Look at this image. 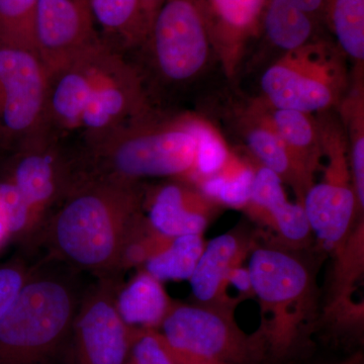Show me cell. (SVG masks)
I'll return each mask as SVG.
<instances>
[{
	"instance_id": "cell-36",
	"label": "cell",
	"mask_w": 364,
	"mask_h": 364,
	"mask_svg": "<svg viewBox=\"0 0 364 364\" xmlns=\"http://www.w3.org/2000/svg\"><path fill=\"white\" fill-rule=\"evenodd\" d=\"M363 354L361 353H355L351 356V358L345 359V360L341 361V363L336 364H363Z\"/></svg>"
},
{
	"instance_id": "cell-6",
	"label": "cell",
	"mask_w": 364,
	"mask_h": 364,
	"mask_svg": "<svg viewBox=\"0 0 364 364\" xmlns=\"http://www.w3.org/2000/svg\"><path fill=\"white\" fill-rule=\"evenodd\" d=\"M233 312L230 306L174 303L158 331L176 364L262 363V334L244 332Z\"/></svg>"
},
{
	"instance_id": "cell-4",
	"label": "cell",
	"mask_w": 364,
	"mask_h": 364,
	"mask_svg": "<svg viewBox=\"0 0 364 364\" xmlns=\"http://www.w3.org/2000/svg\"><path fill=\"white\" fill-rule=\"evenodd\" d=\"M80 301L66 275L33 268L0 320V364H44L71 335Z\"/></svg>"
},
{
	"instance_id": "cell-30",
	"label": "cell",
	"mask_w": 364,
	"mask_h": 364,
	"mask_svg": "<svg viewBox=\"0 0 364 364\" xmlns=\"http://www.w3.org/2000/svg\"><path fill=\"white\" fill-rule=\"evenodd\" d=\"M37 6L38 0H0V40L33 49Z\"/></svg>"
},
{
	"instance_id": "cell-21",
	"label": "cell",
	"mask_w": 364,
	"mask_h": 364,
	"mask_svg": "<svg viewBox=\"0 0 364 364\" xmlns=\"http://www.w3.org/2000/svg\"><path fill=\"white\" fill-rule=\"evenodd\" d=\"M102 41L119 52L142 48L148 37L142 0H90Z\"/></svg>"
},
{
	"instance_id": "cell-9",
	"label": "cell",
	"mask_w": 364,
	"mask_h": 364,
	"mask_svg": "<svg viewBox=\"0 0 364 364\" xmlns=\"http://www.w3.org/2000/svg\"><path fill=\"white\" fill-rule=\"evenodd\" d=\"M48 85L35 50L0 40V142L18 146L47 131Z\"/></svg>"
},
{
	"instance_id": "cell-3",
	"label": "cell",
	"mask_w": 364,
	"mask_h": 364,
	"mask_svg": "<svg viewBox=\"0 0 364 364\" xmlns=\"http://www.w3.org/2000/svg\"><path fill=\"white\" fill-rule=\"evenodd\" d=\"M196 143L186 117L152 114L87 145V176L139 182L171 177L188 182L195 167Z\"/></svg>"
},
{
	"instance_id": "cell-25",
	"label": "cell",
	"mask_w": 364,
	"mask_h": 364,
	"mask_svg": "<svg viewBox=\"0 0 364 364\" xmlns=\"http://www.w3.org/2000/svg\"><path fill=\"white\" fill-rule=\"evenodd\" d=\"M254 176L255 167L233 154L221 171L195 186L215 205L244 210L250 200Z\"/></svg>"
},
{
	"instance_id": "cell-35",
	"label": "cell",
	"mask_w": 364,
	"mask_h": 364,
	"mask_svg": "<svg viewBox=\"0 0 364 364\" xmlns=\"http://www.w3.org/2000/svg\"><path fill=\"white\" fill-rule=\"evenodd\" d=\"M164 1L165 0H142L143 14L148 28V35H149L153 20Z\"/></svg>"
},
{
	"instance_id": "cell-29",
	"label": "cell",
	"mask_w": 364,
	"mask_h": 364,
	"mask_svg": "<svg viewBox=\"0 0 364 364\" xmlns=\"http://www.w3.org/2000/svg\"><path fill=\"white\" fill-rule=\"evenodd\" d=\"M0 222L9 239L30 242L39 238L41 228L30 205L9 179L0 181Z\"/></svg>"
},
{
	"instance_id": "cell-18",
	"label": "cell",
	"mask_w": 364,
	"mask_h": 364,
	"mask_svg": "<svg viewBox=\"0 0 364 364\" xmlns=\"http://www.w3.org/2000/svg\"><path fill=\"white\" fill-rule=\"evenodd\" d=\"M236 112L237 127L251 154L260 165L277 173L284 184H289L296 193L298 203H303L306 191L315 182L301 168L273 128L267 104L262 100H254Z\"/></svg>"
},
{
	"instance_id": "cell-27",
	"label": "cell",
	"mask_w": 364,
	"mask_h": 364,
	"mask_svg": "<svg viewBox=\"0 0 364 364\" xmlns=\"http://www.w3.org/2000/svg\"><path fill=\"white\" fill-rule=\"evenodd\" d=\"M203 235H183L168 244L144 264L143 269L163 280L189 279L205 248Z\"/></svg>"
},
{
	"instance_id": "cell-14",
	"label": "cell",
	"mask_w": 364,
	"mask_h": 364,
	"mask_svg": "<svg viewBox=\"0 0 364 364\" xmlns=\"http://www.w3.org/2000/svg\"><path fill=\"white\" fill-rule=\"evenodd\" d=\"M102 40L90 0H38L33 49L48 73Z\"/></svg>"
},
{
	"instance_id": "cell-33",
	"label": "cell",
	"mask_w": 364,
	"mask_h": 364,
	"mask_svg": "<svg viewBox=\"0 0 364 364\" xmlns=\"http://www.w3.org/2000/svg\"><path fill=\"white\" fill-rule=\"evenodd\" d=\"M230 287H234L241 296H253L252 284L248 267L237 265L227 275V291Z\"/></svg>"
},
{
	"instance_id": "cell-26",
	"label": "cell",
	"mask_w": 364,
	"mask_h": 364,
	"mask_svg": "<svg viewBox=\"0 0 364 364\" xmlns=\"http://www.w3.org/2000/svg\"><path fill=\"white\" fill-rule=\"evenodd\" d=\"M326 28L354 64L364 62V0H324Z\"/></svg>"
},
{
	"instance_id": "cell-31",
	"label": "cell",
	"mask_w": 364,
	"mask_h": 364,
	"mask_svg": "<svg viewBox=\"0 0 364 364\" xmlns=\"http://www.w3.org/2000/svg\"><path fill=\"white\" fill-rule=\"evenodd\" d=\"M124 364H176L158 330L136 328Z\"/></svg>"
},
{
	"instance_id": "cell-23",
	"label": "cell",
	"mask_w": 364,
	"mask_h": 364,
	"mask_svg": "<svg viewBox=\"0 0 364 364\" xmlns=\"http://www.w3.org/2000/svg\"><path fill=\"white\" fill-rule=\"evenodd\" d=\"M322 23L284 0H267L261 33L275 47L287 52L321 38Z\"/></svg>"
},
{
	"instance_id": "cell-11",
	"label": "cell",
	"mask_w": 364,
	"mask_h": 364,
	"mask_svg": "<svg viewBox=\"0 0 364 364\" xmlns=\"http://www.w3.org/2000/svg\"><path fill=\"white\" fill-rule=\"evenodd\" d=\"M57 140L45 131L18 145L6 178L30 205L41 232L78 176L77 167L64 156Z\"/></svg>"
},
{
	"instance_id": "cell-15",
	"label": "cell",
	"mask_w": 364,
	"mask_h": 364,
	"mask_svg": "<svg viewBox=\"0 0 364 364\" xmlns=\"http://www.w3.org/2000/svg\"><path fill=\"white\" fill-rule=\"evenodd\" d=\"M215 57L230 80L240 71L249 46L261 32L267 0H203Z\"/></svg>"
},
{
	"instance_id": "cell-24",
	"label": "cell",
	"mask_w": 364,
	"mask_h": 364,
	"mask_svg": "<svg viewBox=\"0 0 364 364\" xmlns=\"http://www.w3.org/2000/svg\"><path fill=\"white\" fill-rule=\"evenodd\" d=\"M354 83L351 90L339 105L341 122L343 124L347 145H348L349 165L352 182L359 208H364V95L363 67L355 66Z\"/></svg>"
},
{
	"instance_id": "cell-8",
	"label": "cell",
	"mask_w": 364,
	"mask_h": 364,
	"mask_svg": "<svg viewBox=\"0 0 364 364\" xmlns=\"http://www.w3.org/2000/svg\"><path fill=\"white\" fill-rule=\"evenodd\" d=\"M142 48L164 82L182 85L207 69L214 47L203 0H165Z\"/></svg>"
},
{
	"instance_id": "cell-16",
	"label": "cell",
	"mask_w": 364,
	"mask_h": 364,
	"mask_svg": "<svg viewBox=\"0 0 364 364\" xmlns=\"http://www.w3.org/2000/svg\"><path fill=\"white\" fill-rule=\"evenodd\" d=\"M246 213L255 221L270 228L287 247L301 250L309 245L312 230L305 208L287 200L284 182L272 170L258 165Z\"/></svg>"
},
{
	"instance_id": "cell-37",
	"label": "cell",
	"mask_w": 364,
	"mask_h": 364,
	"mask_svg": "<svg viewBox=\"0 0 364 364\" xmlns=\"http://www.w3.org/2000/svg\"><path fill=\"white\" fill-rule=\"evenodd\" d=\"M9 238V235H7L6 229H4V225L0 222V247H1L2 244L4 243Z\"/></svg>"
},
{
	"instance_id": "cell-19",
	"label": "cell",
	"mask_w": 364,
	"mask_h": 364,
	"mask_svg": "<svg viewBox=\"0 0 364 364\" xmlns=\"http://www.w3.org/2000/svg\"><path fill=\"white\" fill-rule=\"evenodd\" d=\"M248 239L229 232L205 243L198 264L189 277L191 291L198 304L233 308L236 301L227 294V275L243 263L250 250Z\"/></svg>"
},
{
	"instance_id": "cell-10",
	"label": "cell",
	"mask_w": 364,
	"mask_h": 364,
	"mask_svg": "<svg viewBox=\"0 0 364 364\" xmlns=\"http://www.w3.org/2000/svg\"><path fill=\"white\" fill-rule=\"evenodd\" d=\"M117 277H102L79 301L71 334L76 364H124L136 328L117 309Z\"/></svg>"
},
{
	"instance_id": "cell-22",
	"label": "cell",
	"mask_w": 364,
	"mask_h": 364,
	"mask_svg": "<svg viewBox=\"0 0 364 364\" xmlns=\"http://www.w3.org/2000/svg\"><path fill=\"white\" fill-rule=\"evenodd\" d=\"M267 109L273 128L301 168L314 181L323 159L317 117L294 109H274L268 105Z\"/></svg>"
},
{
	"instance_id": "cell-17",
	"label": "cell",
	"mask_w": 364,
	"mask_h": 364,
	"mask_svg": "<svg viewBox=\"0 0 364 364\" xmlns=\"http://www.w3.org/2000/svg\"><path fill=\"white\" fill-rule=\"evenodd\" d=\"M215 203L186 181L171 182L144 193L143 208L151 226L164 236L203 235L214 217Z\"/></svg>"
},
{
	"instance_id": "cell-1",
	"label": "cell",
	"mask_w": 364,
	"mask_h": 364,
	"mask_svg": "<svg viewBox=\"0 0 364 364\" xmlns=\"http://www.w3.org/2000/svg\"><path fill=\"white\" fill-rule=\"evenodd\" d=\"M140 186L80 172L39 238L57 260L75 269L117 277L124 245L144 215Z\"/></svg>"
},
{
	"instance_id": "cell-7",
	"label": "cell",
	"mask_w": 364,
	"mask_h": 364,
	"mask_svg": "<svg viewBox=\"0 0 364 364\" xmlns=\"http://www.w3.org/2000/svg\"><path fill=\"white\" fill-rule=\"evenodd\" d=\"M317 121L326 163L322 181L309 188L301 205L318 243L334 255L348 240L363 212L352 182L341 119L327 111L320 112Z\"/></svg>"
},
{
	"instance_id": "cell-28",
	"label": "cell",
	"mask_w": 364,
	"mask_h": 364,
	"mask_svg": "<svg viewBox=\"0 0 364 364\" xmlns=\"http://www.w3.org/2000/svg\"><path fill=\"white\" fill-rule=\"evenodd\" d=\"M184 117L196 143L195 167L188 181V183L195 186L202 179L221 171L233 153L212 124L195 114Z\"/></svg>"
},
{
	"instance_id": "cell-2",
	"label": "cell",
	"mask_w": 364,
	"mask_h": 364,
	"mask_svg": "<svg viewBox=\"0 0 364 364\" xmlns=\"http://www.w3.org/2000/svg\"><path fill=\"white\" fill-rule=\"evenodd\" d=\"M298 251L275 244L257 246L249 257L253 296L260 305L258 330L267 359L277 363L301 351L318 316L315 273Z\"/></svg>"
},
{
	"instance_id": "cell-20",
	"label": "cell",
	"mask_w": 364,
	"mask_h": 364,
	"mask_svg": "<svg viewBox=\"0 0 364 364\" xmlns=\"http://www.w3.org/2000/svg\"><path fill=\"white\" fill-rule=\"evenodd\" d=\"M174 303L162 282L145 269L119 287L116 296L121 317L127 324L139 329L159 330Z\"/></svg>"
},
{
	"instance_id": "cell-5",
	"label": "cell",
	"mask_w": 364,
	"mask_h": 364,
	"mask_svg": "<svg viewBox=\"0 0 364 364\" xmlns=\"http://www.w3.org/2000/svg\"><path fill=\"white\" fill-rule=\"evenodd\" d=\"M346 58L337 44L322 37L284 52L261 77L263 102L312 114L332 111L349 90Z\"/></svg>"
},
{
	"instance_id": "cell-32",
	"label": "cell",
	"mask_w": 364,
	"mask_h": 364,
	"mask_svg": "<svg viewBox=\"0 0 364 364\" xmlns=\"http://www.w3.org/2000/svg\"><path fill=\"white\" fill-rule=\"evenodd\" d=\"M32 269L18 257L0 263V320L18 298Z\"/></svg>"
},
{
	"instance_id": "cell-12",
	"label": "cell",
	"mask_w": 364,
	"mask_h": 364,
	"mask_svg": "<svg viewBox=\"0 0 364 364\" xmlns=\"http://www.w3.org/2000/svg\"><path fill=\"white\" fill-rule=\"evenodd\" d=\"M153 112L140 72L116 51L91 95L77 132L90 145Z\"/></svg>"
},
{
	"instance_id": "cell-13",
	"label": "cell",
	"mask_w": 364,
	"mask_h": 364,
	"mask_svg": "<svg viewBox=\"0 0 364 364\" xmlns=\"http://www.w3.org/2000/svg\"><path fill=\"white\" fill-rule=\"evenodd\" d=\"M117 50L100 41L49 74L47 131L77 132L86 107Z\"/></svg>"
},
{
	"instance_id": "cell-34",
	"label": "cell",
	"mask_w": 364,
	"mask_h": 364,
	"mask_svg": "<svg viewBox=\"0 0 364 364\" xmlns=\"http://www.w3.org/2000/svg\"><path fill=\"white\" fill-rule=\"evenodd\" d=\"M326 26L324 0H284Z\"/></svg>"
}]
</instances>
